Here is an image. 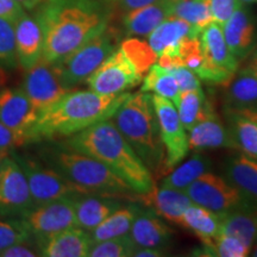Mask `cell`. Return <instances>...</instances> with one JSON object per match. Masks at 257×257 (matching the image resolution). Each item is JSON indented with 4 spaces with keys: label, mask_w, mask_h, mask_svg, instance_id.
<instances>
[{
    "label": "cell",
    "mask_w": 257,
    "mask_h": 257,
    "mask_svg": "<svg viewBox=\"0 0 257 257\" xmlns=\"http://www.w3.org/2000/svg\"><path fill=\"white\" fill-rule=\"evenodd\" d=\"M251 255H252V256H255V257H257V245H256V248L253 249V251H252Z\"/></svg>",
    "instance_id": "obj_51"
},
{
    "label": "cell",
    "mask_w": 257,
    "mask_h": 257,
    "mask_svg": "<svg viewBox=\"0 0 257 257\" xmlns=\"http://www.w3.org/2000/svg\"><path fill=\"white\" fill-rule=\"evenodd\" d=\"M130 93L106 95L94 91H69L38 118L34 142L42 138L69 137L95 123L112 118Z\"/></svg>",
    "instance_id": "obj_3"
},
{
    "label": "cell",
    "mask_w": 257,
    "mask_h": 257,
    "mask_svg": "<svg viewBox=\"0 0 257 257\" xmlns=\"http://www.w3.org/2000/svg\"><path fill=\"white\" fill-rule=\"evenodd\" d=\"M43 31V56L54 63L108 27L107 9L95 0H55L36 16Z\"/></svg>",
    "instance_id": "obj_1"
},
{
    "label": "cell",
    "mask_w": 257,
    "mask_h": 257,
    "mask_svg": "<svg viewBox=\"0 0 257 257\" xmlns=\"http://www.w3.org/2000/svg\"><path fill=\"white\" fill-rule=\"evenodd\" d=\"M225 87V106L232 108L257 107V73L246 66L237 70Z\"/></svg>",
    "instance_id": "obj_26"
},
{
    "label": "cell",
    "mask_w": 257,
    "mask_h": 257,
    "mask_svg": "<svg viewBox=\"0 0 257 257\" xmlns=\"http://www.w3.org/2000/svg\"><path fill=\"white\" fill-rule=\"evenodd\" d=\"M226 180L238 189L246 204L257 208V160L245 154L234 156L226 167Z\"/></svg>",
    "instance_id": "obj_25"
},
{
    "label": "cell",
    "mask_w": 257,
    "mask_h": 257,
    "mask_svg": "<svg viewBox=\"0 0 257 257\" xmlns=\"http://www.w3.org/2000/svg\"><path fill=\"white\" fill-rule=\"evenodd\" d=\"M243 4H257V0H240Z\"/></svg>",
    "instance_id": "obj_50"
},
{
    "label": "cell",
    "mask_w": 257,
    "mask_h": 257,
    "mask_svg": "<svg viewBox=\"0 0 257 257\" xmlns=\"http://www.w3.org/2000/svg\"><path fill=\"white\" fill-rule=\"evenodd\" d=\"M221 216L193 202L186 208L180 226L194 233L204 245H210L220 233Z\"/></svg>",
    "instance_id": "obj_28"
},
{
    "label": "cell",
    "mask_w": 257,
    "mask_h": 257,
    "mask_svg": "<svg viewBox=\"0 0 257 257\" xmlns=\"http://www.w3.org/2000/svg\"><path fill=\"white\" fill-rule=\"evenodd\" d=\"M11 154V152H6V150H0V166H2L3 161H4V159L8 155H10Z\"/></svg>",
    "instance_id": "obj_49"
},
{
    "label": "cell",
    "mask_w": 257,
    "mask_h": 257,
    "mask_svg": "<svg viewBox=\"0 0 257 257\" xmlns=\"http://www.w3.org/2000/svg\"><path fill=\"white\" fill-rule=\"evenodd\" d=\"M61 147L100 161L123 179L137 194L152 191L155 186L152 172L111 118L66 137Z\"/></svg>",
    "instance_id": "obj_2"
},
{
    "label": "cell",
    "mask_w": 257,
    "mask_h": 257,
    "mask_svg": "<svg viewBox=\"0 0 257 257\" xmlns=\"http://www.w3.org/2000/svg\"><path fill=\"white\" fill-rule=\"evenodd\" d=\"M165 255L163 249L157 248H135L133 256L137 257H160Z\"/></svg>",
    "instance_id": "obj_46"
},
{
    "label": "cell",
    "mask_w": 257,
    "mask_h": 257,
    "mask_svg": "<svg viewBox=\"0 0 257 257\" xmlns=\"http://www.w3.org/2000/svg\"><path fill=\"white\" fill-rule=\"evenodd\" d=\"M172 3L159 0L153 4L127 11L123 17L125 32L131 36H148L170 16Z\"/></svg>",
    "instance_id": "obj_24"
},
{
    "label": "cell",
    "mask_w": 257,
    "mask_h": 257,
    "mask_svg": "<svg viewBox=\"0 0 257 257\" xmlns=\"http://www.w3.org/2000/svg\"><path fill=\"white\" fill-rule=\"evenodd\" d=\"M225 41L237 60L251 55L257 46V19L245 6H240L223 25Z\"/></svg>",
    "instance_id": "obj_15"
},
{
    "label": "cell",
    "mask_w": 257,
    "mask_h": 257,
    "mask_svg": "<svg viewBox=\"0 0 257 257\" xmlns=\"http://www.w3.org/2000/svg\"><path fill=\"white\" fill-rule=\"evenodd\" d=\"M22 88L37 112L38 118L53 107L64 94L72 91L61 81L54 64L43 59L27 69Z\"/></svg>",
    "instance_id": "obj_12"
},
{
    "label": "cell",
    "mask_w": 257,
    "mask_h": 257,
    "mask_svg": "<svg viewBox=\"0 0 257 257\" xmlns=\"http://www.w3.org/2000/svg\"><path fill=\"white\" fill-rule=\"evenodd\" d=\"M28 144L27 141L19 135L15 134L14 131L10 130L6 125L0 120V150H6V152H12L16 148L23 147Z\"/></svg>",
    "instance_id": "obj_42"
},
{
    "label": "cell",
    "mask_w": 257,
    "mask_h": 257,
    "mask_svg": "<svg viewBox=\"0 0 257 257\" xmlns=\"http://www.w3.org/2000/svg\"><path fill=\"white\" fill-rule=\"evenodd\" d=\"M202 54L208 66L236 74L239 61L236 59L225 41L223 27L212 22L199 35Z\"/></svg>",
    "instance_id": "obj_22"
},
{
    "label": "cell",
    "mask_w": 257,
    "mask_h": 257,
    "mask_svg": "<svg viewBox=\"0 0 257 257\" xmlns=\"http://www.w3.org/2000/svg\"><path fill=\"white\" fill-rule=\"evenodd\" d=\"M92 244L88 231L73 226L38 239L37 250L40 256L46 257H87Z\"/></svg>",
    "instance_id": "obj_18"
},
{
    "label": "cell",
    "mask_w": 257,
    "mask_h": 257,
    "mask_svg": "<svg viewBox=\"0 0 257 257\" xmlns=\"http://www.w3.org/2000/svg\"><path fill=\"white\" fill-rule=\"evenodd\" d=\"M119 48L142 74L148 72L150 67L155 64L159 59L157 54L152 49L148 42L137 40V38L125 40Z\"/></svg>",
    "instance_id": "obj_35"
},
{
    "label": "cell",
    "mask_w": 257,
    "mask_h": 257,
    "mask_svg": "<svg viewBox=\"0 0 257 257\" xmlns=\"http://www.w3.org/2000/svg\"><path fill=\"white\" fill-rule=\"evenodd\" d=\"M111 119L152 174H166L165 148L152 94L148 92L130 93Z\"/></svg>",
    "instance_id": "obj_4"
},
{
    "label": "cell",
    "mask_w": 257,
    "mask_h": 257,
    "mask_svg": "<svg viewBox=\"0 0 257 257\" xmlns=\"http://www.w3.org/2000/svg\"><path fill=\"white\" fill-rule=\"evenodd\" d=\"M27 242H22L14 244L0 251V257H36L40 256L38 250L34 249L32 246L25 245Z\"/></svg>",
    "instance_id": "obj_43"
},
{
    "label": "cell",
    "mask_w": 257,
    "mask_h": 257,
    "mask_svg": "<svg viewBox=\"0 0 257 257\" xmlns=\"http://www.w3.org/2000/svg\"><path fill=\"white\" fill-rule=\"evenodd\" d=\"M120 6L123 8L125 12L131 11V10L143 8V6L150 5L153 3L159 2V0H119Z\"/></svg>",
    "instance_id": "obj_45"
},
{
    "label": "cell",
    "mask_w": 257,
    "mask_h": 257,
    "mask_svg": "<svg viewBox=\"0 0 257 257\" xmlns=\"http://www.w3.org/2000/svg\"><path fill=\"white\" fill-rule=\"evenodd\" d=\"M188 133L189 149L194 152L218 148L238 149L229 127L221 123L219 115L213 107H211L206 115L199 120Z\"/></svg>",
    "instance_id": "obj_17"
},
{
    "label": "cell",
    "mask_w": 257,
    "mask_h": 257,
    "mask_svg": "<svg viewBox=\"0 0 257 257\" xmlns=\"http://www.w3.org/2000/svg\"><path fill=\"white\" fill-rule=\"evenodd\" d=\"M136 246L130 236L117 237V238L105 239L101 242L93 243L89 249V257H130Z\"/></svg>",
    "instance_id": "obj_37"
},
{
    "label": "cell",
    "mask_w": 257,
    "mask_h": 257,
    "mask_svg": "<svg viewBox=\"0 0 257 257\" xmlns=\"http://www.w3.org/2000/svg\"><path fill=\"white\" fill-rule=\"evenodd\" d=\"M143 74L127 59L119 47L89 76L87 83L92 91L113 95L125 93L142 82Z\"/></svg>",
    "instance_id": "obj_10"
},
{
    "label": "cell",
    "mask_w": 257,
    "mask_h": 257,
    "mask_svg": "<svg viewBox=\"0 0 257 257\" xmlns=\"http://www.w3.org/2000/svg\"><path fill=\"white\" fill-rule=\"evenodd\" d=\"M220 233L236 237L251 248L257 238V208L243 205L221 214Z\"/></svg>",
    "instance_id": "obj_27"
},
{
    "label": "cell",
    "mask_w": 257,
    "mask_h": 257,
    "mask_svg": "<svg viewBox=\"0 0 257 257\" xmlns=\"http://www.w3.org/2000/svg\"><path fill=\"white\" fill-rule=\"evenodd\" d=\"M11 155L23 169L34 205L46 204L76 194H87L53 167L42 166L30 156L18 155L14 150Z\"/></svg>",
    "instance_id": "obj_7"
},
{
    "label": "cell",
    "mask_w": 257,
    "mask_h": 257,
    "mask_svg": "<svg viewBox=\"0 0 257 257\" xmlns=\"http://www.w3.org/2000/svg\"><path fill=\"white\" fill-rule=\"evenodd\" d=\"M24 12V9L18 5L15 0H0V18L15 22Z\"/></svg>",
    "instance_id": "obj_44"
},
{
    "label": "cell",
    "mask_w": 257,
    "mask_h": 257,
    "mask_svg": "<svg viewBox=\"0 0 257 257\" xmlns=\"http://www.w3.org/2000/svg\"><path fill=\"white\" fill-rule=\"evenodd\" d=\"M207 4L214 23L223 27L243 3L240 0H207Z\"/></svg>",
    "instance_id": "obj_40"
},
{
    "label": "cell",
    "mask_w": 257,
    "mask_h": 257,
    "mask_svg": "<svg viewBox=\"0 0 257 257\" xmlns=\"http://www.w3.org/2000/svg\"><path fill=\"white\" fill-rule=\"evenodd\" d=\"M134 198L152 208V211L155 212L157 216L176 225H180L185 210L193 204L185 191L165 187L157 188L156 186H154L152 191L147 193L138 195L136 193Z\"/></svg>",
    "instance_id": "obj_19"
},
{
    "label": "cell",
    "mask_w": 257,
    "mask_h": 257,
    "mask_svg": "<svg viewBox=\"0 0 257 257\" xmlns=\"http://www.w3.org/2000/svg\"><path fill=\"white\" fill-rule=\"evenodd\" d=\"M17 64L14 22L0 18V66L15 68Z\"/></svg>",
    "instance_id": "obj_38"
},
{
    "label": "cell",
    "mask_w": 257,
    "mask_h": 257,
    "mask_svg": "<svg viewBox=\"0 0 257 257\" xmlns=\"http://www.w3.org/2000/svg\"><path fill=\"white\" fill-rule=\"evenodd\" d=\"M34 206L25 174L10 154L0 166V217L23 216Z\"/></svg>",
    "instance_id": "obj_13"
},
{
    "label": "cell",
    "mask_w": 257,
    "mask_h": 257,
    "mask_svg": "<svg viewBox=\"0 0 257 257\" xmlns=\"http://www.w3.org/2000/svg\"><path fill=\"white\" fill-rule=\"evenodd\" d=\"M44 160L87 194L113 198L126 197L128 199H134L136 194L133 188L107 166L85 154L60 146L47 150Z\"/></svg>",
    "instance_id": "obj_5"
},
{
    "label": "cell",
    "mask_w": 257,
    "mask_h": 257,
    "mask_svg": "<svg viewBox=\"0 0 257 257\" xmlns=\"http://www.w3.org/2000/svg\"><path fill=\"white\" fill-rule=\"evenodd\" d=\"M173 102L187 133L206 115L212 107L211 102L207 100L201 88L180 92Z\"/></svg>",
    "instance_id": "obj_31"
},
{
    "label": "cell",
    "mask_w": 257,
    "mask_h": 257,
    "mask_svg": "<svg viewBox=\"0 0 257 257\" xmlns=\"http://www.w3.org/2000/svg\"><path fill=\"white\" fill-rule=\"evenodd\" d=\"M50 2H55V0H50Z\"/></svg>",
    "instance_id": "obj_53"
},
{
    "label": "cell",
    "mask_w": 257,
    "mask_h": 257,
    "mask_svg": "<svg viewBox=\"0 0 257 257\" xmlns=\"http://www.w3.org/2000/svg\"><path fill=\"white\" fill-rule=\"evenodd\" d=\"M141 92H153L154 94L174 101L179 95L180 89L172 70L155 63L150 67L147 75L142 79Z\"/></svg>",
    "instance_id": "obj_33"
},
{
    "label": "cell",
    "mask_w": 257,
    "mask_h": 257,
    "mask_svg": "<svg viewBox=\"0 0 257 257\" xmlns=\"http://www.w3.org/2000/svg\"><path fill=\"white\" fill-rule=\"evenodd\" d=\"M185 192L192 202L220 216L243 205H248L233 185L226 179L210 172L199 176Z\"/></svg>",
    "instance_id": "obj_9"
},
{
    "label": "cell",
    "mask_w": 257,
    "mask_h": 257,
    "mask_svg": "<svg viewBox=\"0 0 257 257\" xmlns=\"http://www.w3.org/2000/svg\"><path fill=\"white\" fill-rule=\"evenodd\" d=\"M18 5H21L24 10H32L40 5L43 0H15Z\"/></svg>",
    "instance_id": "obj_47"
},
{
    "label": "cell",
    "mask_w": 257,
    "mask_h": 257,
    "mask_svg": "<svg viewBox=\"0 0 257 257\" xmlns=\"http://www.w3.org/2000/svg\"><path fill=\"white\" fill-rule=\"evenodd\" d=\"M211 165L212 163L208 157L195 154L178 168H173L172 173L166 175L162 180L161 187L185 191L199 176L210 172Z\"/></svg>",
    "instance_id": "obj_32"
},
{
    "label": "cell",
    "mask_w": 257,
    "mask_h": 257,
    "mask_svg": "<svg viewBox=\"0 0 257 257\" xmlns=\"http://www.w3.org/2000/svg\"><path fill=\"white\" fill-rule=\"evenodd\" d=\"M170 16L187 22L199 35L213 22L207 0H182L172 3Z\"/></svg>",
    "instance_id": "obj_34"
},
{
    "label": "cell",
    "mask_w": 257,
    "mask_h": 257,
    "mask_svg": "<svg viewBox=\"0 0 257 257\" xmlns=\"http://www.w3.org/2000/svg\"><path fill=\"white\" fill-rule=\"evenodd\" d=\"M170 3H176V2H182V0H169Z\"/></svg>",
    "instance_id": "obj_52"
},
{
    "label": "cell",
    "mask_w": 257,
    "mask_h": 257,
    "mask_svg": "<svg viewBox=\"0 0 257 257\" xmlns=\"http://www.w3.org/2000/svg\"><path fill=\"white\" fill-rule=\"evenodd\" d=\"M118 48L117 37L108 27L62 60L54 62L61 81L68 89L86 82Z\"/></svg>",
    "instance_id": "obj_6"
},
{
    "label": "cell",
    "mask_w": 257,
    "mask_h": 257,
    "mask_svg": "<svg viewBox=\"0 0 257 257\" xmlns=\"http://www.w3.org/2000/svg\"><path fill=\"white\" fill-rule=\"evenodd\" d=\"M16 54L24 69L31 68L43 56V31L37 17L24 14L14 22Z\"/></svg>",
    "instance_id": "obj_16"
},
{
    "label": "cell",
    "mask_w": 257,
    "mask_h": 257,
    "mask_svg": "<svg viewBox=\"0 0 257 257\" xmlns=\"http://www.w3.org/2000/svg\"><path fill=\"white\" fill-rule=\"evenodd\" d=\"M21 219L36 240L76 226L73 197L34 205Z\"/></svg>",
    "instance_id": "obj_11"
},
{
    "label": "cell",
    "mask_w": 257,
    "mask_h": 257,
    "mask_svg": "<svg viewBox=\"0 0 257 257\" xmlns=\"http://www.w3.org/2000/svg\"><path fill=\"white\" fill-rule=\"evenodd\" d=\"M172 73L175 76L180 92L201 88L200 79L191 69H188L187 67H178V68L172 69Z\"/></svg>",
    "instance_id": "obj_41"
},
{
    "label": "cell",
    "mask_w": 257,
    "mask_h": 257,
    "mask_svg": "<svg viewBox=\"0 0 257 257\" xmlns=\"http://www.w3.org/2000/svg\"><path fill=\"white\" fill-rule=\"evenodd\" d=\"M225 117L237 148L257 160V107L232 108L225 106Z\"/></svg>",
    "instance_id": "obj_23"
},
{
    "label": "cell",
    "mask_w": 257,
    "mask_h": 257,
    "mask_svg": "<svg viewBox=\"0 0 257 257\" xmlns=\"http://www.w3.org/2000/svg\"><path fill=\"white\" fill-rule=\"evenodd\" d=\"M76 226L91 232L115 210L123 206L117 198L100 194H76L73 197Z\"/></svg>",
    "instance_id": "obj_21"
},
{
    "label": "cell",
    "mask_w": 257,
    "mask_h": 257,
    "mask_svg": "<svg viewBox=\"0 0 257 257\" xmlns=\"http://www.w3.org/2000/svg\"><path fill=\"white\" fill-rule=\"evenodd\" d=\"M248 67H250V68L253 69L257 73V50L252 54L251 59H250L249 63H248Z\"/></svg>",
    "instance_id": "obj_48"
},
{
    "label": "cell",
    "mask_w": 257,
    "mask_h": 257,
    "mask_svg": "<svg viewBox=\"0 0 257 257\" xmlns=\"http://www.w3.org/2000/svg\"><path fill=\"white\" fill-rule=\"evenodd\" d=\"M128 236L136 248L163 249L173 237V230L152 210H141L134 220Z\"/></svg>",
    "instance_id": "obj_20"
},
{
    "label": "cell",
    "mask_w": 257,
    "mask_h": 257,
    "mask_svg": "<svg viewBox=\"0 0 257 257\" xmlns=\"http://www.w3.org/2000/svg\"><path fill=\"white\" fill-rule=\"evenodd\" d=\"M187 37H199V34L187 22L169 16L148 35V43L157 56H160L166 49L179 46Z\"/></svg>",
    "instance_id": "obj_29"
},
{
    "label": "cell",
    "mask_w": 257,
    "mask_h": 257,
    "mask_svg": "<svg viewBox=\"0 0 257 257\" xmlns=\"http://www.w3.org/2000/svg\"><path fill=\"white\" fill-rule=\"evenodd\" d=\"M141 210L142 208L138 205L133 204L127 206L123 205L89 232L92 242H101V240L117 238L127 234Z\"/></svg>",
    "instance_id": "obj_30"
},
{
    "label": "cell",
    "mask_w": 257,
    "mask_h": 257,
    "mask_svg": "<svg viewBox=\"0 0 257 257\" xmlns=\"http://www.w3.org/2000/svg\"><path fill=\"white\" fill-rule=\"evenodd\" d=\"M250 246L236 237L219 233L210 245H204L201 251L204 256L245 257L250 253Z\"/></svg>",
    "instance_id": "obj_36"
},
{
    "label": "cell",
    "mask_w": 257,
    "mask_h": 257,
    "mask_svg": "<svg viewBox=\"0 0 257 257\" xmlns=\"http://www.w3.org/2000/svg\"><path fill=\"white\" fill-rule=\"evenodd\" d=\"M31 237L23 220L0 219V251L14 244L28 242Z\"/></svg>",
    "instance_id": "obj_39"
},
{
    "label": "cell",
    "mask_w": 257,
    "mask_h": 257,
    "mask_svg": "<svg viewBox=\"0 0 257 257\" xmlns=\"http://www.w3.org/2000/svg\"><path fill=\"white\" fill-rule=\"evenodd\" d=\"M152 100L165 148V173L167 174L187 156L189 152L188 135L181 123L174 102L156 94H152Z\"/></svg>",
    "instance_id": "obj_8"
},
{
    "label": "cell",
    "mask_w": 257,
    "mask_h": 257,
    "mask_svg": "<svg viewBox=\"0 0 257 257\" xmlns=\"http://www.w3.org/2000/svg\"><path fill=\"white\" fill-rule=\"evenodd\" d=\"M0 120L28 143L34 142V128L38 114L23 88L0 89Z\"/></svg>",
    "instance_id": "obj_14"
}]
</instances>
